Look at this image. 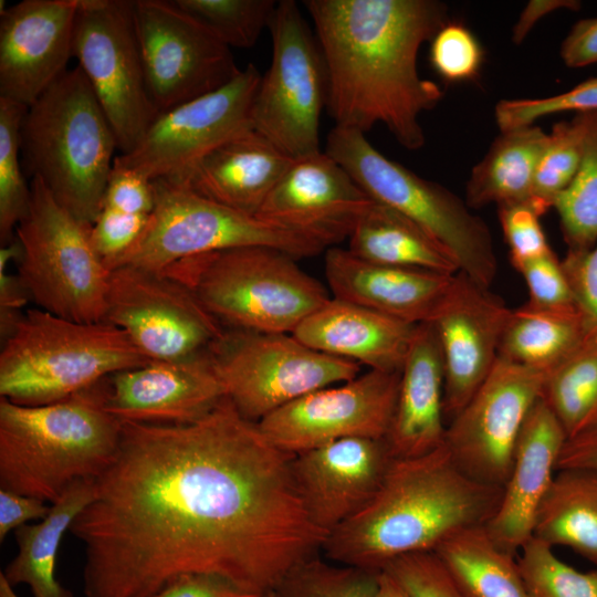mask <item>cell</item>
Instances as JSON below:
<instances>
[{
    "instance_id": "cell-1",
    "label": "cell",
    "mask_w": 597,
    "mask_h": 597,
    "mask_svg": "<svg viewBox=\"0 0 597 597\" xmlns=\"http://www.w3.org/2000/svg\"><path fill=\"white\" fill-rule=\"evenodd\" d=\"M293 455L227 397L189 423L123 422L70 527L84 546V596L149 597L192 573L272 593L326 538L298 493Z\"/></svg>"
},
{
    "instance_id": "cell-2",
    "label": "cell",
    "mask_w": 597,
    "mask_h": 597,
    "mask_svg": "<svg viewBox=\"0 0 597 597\" xmlns=\"http://www.w3.org/2000/svg\"><path fill=\"white\" fill-rule=\"evenodd\" d=\"M328 80L336 127L362 133L383 124L409 150L425 145L423 112L442 90L418 72V53L448 22L437 0H307Z\"/></svg>"
},
{
    "instance_id": "cell-3",
    "label": "cell",
    "mask_w": 597,
    "mask_h": 597,
    "mask_svg": "<svg viewBox=\"0 0 597 597\" xmlns=\"http://www.w3.org/2000/svg\"><path fill=\"white\" fill-rule=\"evenodd\" d=\"M502 491L465 474L444 444L394 459L373 499L333 530L321 551L331 562L381 572L400 556L434 552L452 535L486 525Z\"/></svg>"
},
{
    "instance_id": "cell-4",
    "label": "cell",
    "mask_w": 597,
    "mask_h": 597,
    "mask_svg": "<svg viewBox=\"0 0 597 597\" xmlns=\"http://www.w3.org/2000/svg\"><path fill=\"white\" fill-rule=\"evenodd\" d=\"M109 377L51 404L0 398V489L52 504L109 465L123 425L106 408Z\"/></svg>"
},
{
    "instance_id": "cell-5",
    "label": "cell",
    "mask_w": 597,
    "mask_h": 597,
    "mask_svg": "<svg viewBox=\"0 0 597 597\" xmlns=\"http://www.w3.org/2000/svg\"><path fill=\"white\" fill-rule=\"evenodd\" d=\"M20 146L25 176L41 179L61 206L92 224L102 210L118 145L78 66L27 107Z\"/></svg>"
},
{
    "instance_id": "cell-6",
    "label": "cell",
    "mask_w": 597,
    "mask_h": 597,
    "mask_svg": "<svg viewBox=\"0 0 597 597\" xmlns=\"http://www.w3.org/2000/svg\"><path fill=\"white\" fill-rule=\"evenodd\" d=\"M150 360L111 323L27 310L0 352V395L27 406L65 399Z\"/></svg>"
},
{
    "instance_id": "cell-7",
    "label": "cell",
    "mask_w": 597,
    "mask_h": 597,
    "mask_svg": "<svg viewBox=\"0 0 597 597\" xmlns=\"http://www.w3.org/2000/svg\"><path fill=\"white\" fill-rule=\"evenodd\" d=\"M296 261L252 245L188 258L164 271L190 287L223 327L292 334L331 297Z\"/></svg>"
},
{
    "instance_id": "cell-8",
    "label": "cell",
    "mask_w": 597,
    "mask_h": 597,
    "mask_svg": "<svg viewBox=\"0 0 597 597\" xmlns=\"http://www.w3.org/2000/svg\"><path fill=\"white\" fill-rule=\"evenodd\" d=\"M377 202L413 221L455 262L459 272L489 287L498 260L485 222L454 193L377 150L365 134L334 126L324 150Z\"/></svg>"
},
{
    "instance_id": "cell-9",
    "label": "cell",
    "mask_w": 597,
    "mask_h": 597,
    "mask_svg": "<svg viewBox=\"0 0 597 597\" xmlns=\"http://www.w3.org/2000/svg\"><path fill=\"white\" fill-rule=\"evenodd\" d=\"M18 277L43 311L75 322L104 321L109 271L95 251L91 224L74 217L39 178L15 228Z\"/></svg>"
},
{
    "instance_id": "cell-10",
    "label": "cell",
    "mask_w": 597,
    "mask_h": 597,
    "mask_svg": "<svg viewBox=\"0 0 597 597\" xmlns=\"http://www.w3.org/2000/svg\"><path fill=\"white\" fill-rule=\"evenodd\" d=\"M153 182L155 206L147 224L115 268L164 271L188 258L252 245L274 248L297 260L327 250L318 240L232 210L169 179Z\"/></svg>"
},
{
    "instance_id": "cell-11",
    "label": "cell",
    "mask_w": 597,
    "mask_h": 597,
    "mask_svg": "<svg viewBox=\"0 0 597 597\" xmlns=\"http://www.w3.org/2000/svg\"><path fill=\"white\" fill-rule=\"evenodd\" d=\"M224 395L245 419L270 413L360 374L357 363L317 352L292 334L226 328L210 348Z\"/></svg>"
},
{
    "instance_id": "cell-12",
    "label": "cell",
    "mask_w": 597,
    "mask_h": 597,
    "mask_svg": "<svg viewBox=\"0 0 597 597\" xmlns=\"http://www.w3.org/2000/svg\"><path fill=\"white\" fill-rule=\"evenodd\" d=\"M269 30L272 60L254 95L252 129L292 159L318 153L328 80L317 39L293 0L276 3Z\"/></svg>"
},
{
    "instance_id": "cell-13",
    "label": "cell",
    "mask_w": 597,
    "mask_h": 597,
    "mask_svg": "<svg viewBox=\"0 0 597 597\" xmlns=\"http://www.w3.org/2000/svg\"><path fill=\"white\" fill-rule=\"evenodd\" d=\"M73 56L115 133L121 154L130 153L159 115L146 82L133 0H78Z\"/></svg>"
},
{
    "instance_id": "cell-14",
    "label": "cell",
    "mask_w": 597,
    "mask_h": 597,
    "mask_svg": "<svg viewBox=\"0 0 597 597\" xmlns=\"http://www.w3.org/2000/svg\"><path fill=\"white\" fill-rule=\"evenodd\" d=\"M104 322L124 331L149 360L208 352L226 329L184 282L134 265L109 271Z\"/></svg>"
},
{
    "instance_id": "cell-15",
    "label": "cell",
    "mask_w": 597,
    "mask_h": 597,
    "mask_svg": "<svg viewBox=\"0 0 597 597\" xmlns=\"http://www.w3.org/2000/svg\"><path fill=\"white\" fill-rule=\"evenodd\" d=\"M148 91L161 114L234 78L231 50L175 1L133 0Z\"/></svg>"
},
{
    "instance_id": "cell-16",
    "label": "cell",
    "mask_w": 597,
    "mask_h": 597,
    "mask_svg": "<svg viewBox=\"0 0 597 597\" xmlns=\"http://www.w3.org/2000/svg\"><path fill=\"white\" fill-rule=\"evenodd\" d=\"M260 78L250 63L224 86L159 114L138 145L114 163L150 180L181 178L218 146L252 129Z\"/></svg>"
},
{
    "instance_id": "cell-17",
    "label": "cell",
    "mask_w": 597,
    "mask_h": 597,
    "mask_svg": "<svg viewBox=\"0 0 597 597\" xmlns=\"http://www.w3.org/2000/svg\"><path fill=\"white\" fill-rule=\"evenodd\" d=\"M546 373L498 356L483 384L448 422L444 447L470 478L505 484L524 422L542 397Z\"/></svg>"
},
{
    "instance_id": "cell-18",
    "label": "cell",
    "mask_w": 597,
    "mask_h": 597,
    "mask_svg": "<svg viewBox=\"0 0 597 597\" xmlns=\"http://www.w3.org/2000/svg\"><path fill=\"white\" fill-rule=\"evenodd\" d=\"M400 371L369 369L310 392L258 425L275 447L294 455L339 439H385L396 408Z\"/></svg>"
},
{
    "instance_id": "cell-19",
    "label": "cell",
    "mask_w": 597,
    "mask_h": 597,
    "mask_svg": "<svg viewBox=\"0 0 597 597\" xmlns=\"http://www.w3.org/2000/svg\"><path fill=\"white\" fill-rule=\"evenodd\" d=\"M512 308L462 272H457L429 322L444 371L446 423L465 406L491 373Z\"/></svg>"
},
{
    "instance_id": "cell-20",
    "label": "cell",
    "mask_w": 597,
    "mask_h": 597,
    "mask_svg": "<svg viewBox=\"0 0 597 597\" xmlns=\"http://www.w3.org/2000/svg\"><path fill=\"white\" fill-rule=\"evenodd\" d=\"M78 0H23L0 13V97L33 104L73 56Z\"/></svg>"
},
{
    "instance_id": "cell-21",
    "label": "cell",
    "mask_w": 597,
    "mask_h": 597,
    "mask_svg": "<svg viewBox=\"0 0 597 597\" xmlns=\"http://www.w3.org/2000/svg\"><path fill=\"white\" fill-rule=\"evenodd\" d=\"M373 199L328 154L293 159L256 217L322 242L348 239Z\"/></svg>"
},
{
    "instance_id": "cell-22",
    "label": "cell",
    "mask_w": 597,
    "mask_h": 597,
    "mask_svg": "<svg viewBox=\"0 0 597 597\" xmlns=\"http://www.w3.org/2000/svg\"><path fill=\"white\" fill-rule=\"evenodd\" d=\"M392 461L385 439L346 438L293 455L291 467L312 522L327 536L373 499Z\"/></svg>"
},
{
    "instance_id": "cell-23",
    "label": "cell",
    "mask_w": 597,
    "mask_h": 597,
    "mask_svg": "<svg viewBox=\"0 0 597 597\" xmlns=\"http://www.w3.org/2000/svg\"><path fill=\"white\" fill-rule=\"evenodd\" d=\"M224 397L208 350L112 375L106 408L122 422L182 425L203 417Z\"/></svg>"
},
{
    "instance_id": "cell-24",
    "label": "cell",
    "mask_w": 597,
    "mask_h": 597,
    "mask_svg": "<svg viewBox=\"0 0 597 597\" xmlns=\"http://www.w3.org/2000/svg\"><path fill=\"white\" fill-rule=\"evenodd\" d=\"M566 439L559 420L541 397L524 422L500 504L485 525L504 551L517 555L533 537L536 513L557 472Z\"/></svg>"
},
{
    "instance_id": "cell-25",
    "label": "cell",
    "mask_w": 597,
    "mask_h": 597,
    "mask_svg": "<svg viewBox=\"0 0 597 597\" xmlns=\"http://www.w3.org/2000/svg\"><path fill=\"white\" fill-rule=\"evenodd\" d=\"M324 270L333 297L411 324L430 321L454 275L374 263L338 247L325 251Z\"/></svg>"
},
{
    "instance_id": "cell-26",
    "label": "cell",
    "mask_w": 597,
    "mask_h": 597,
    "mask_svg": "<svg viewBox=\"0 0 597 597\" xmlns=\"http://www.w3.org/2000/svg\"><path fill=\"white\" fill-rule=\"evenodd\" d=\"M417 325L331 296L292 335L323 354L369 369L400 371Z\"/></svg>"
},
{
    "instance_id": "cell-27",
    "label": "cell",
    "mask_w": 597,
    "mask_h": 597,
    "mask_svg": "<svg viewBox=\"0 0 597 597\" xmlns=\"http://www.w3.org/2000/svg\"><path fill=\"white\" fill-rule=\"evenodd\" d=\"M444 371L433 326L418 324L400 371L396 408L385 438L394 459L429 453L444 444Z\"/></svg>"
},
{
    "instance_id": "cell-28",
    "label": "cell",
    "mask_w": 597,
    "mask_h": 597,
    "mask_svg": "<svg viewBox=\"0 0 597 597\" xmlns=\"http://www.w3.org/2000/svg\"><path fill=\"white\" fill-rule=\"evenodd\" d=\"M292 160L265 137L249 129L218 146L181 178L169 180L256 217Z\"/></svg>"
},
{
    "instance_id": "cell-29",
    "label": "cell",
    "mask_w": 597,
    "mask_h": 597,
    "mask_svg": "<svg viewBox=\"0 0 597 597\" xmlns=\"http://www.w3.org/2000/svg\"><path fill=\"white\" fill-rule=\"evenodd\" d=\"M94 480L73 483L36 524H24L14 531L18 553L1 572L14 587L25 584L33 597H73L55 578L57 551L63 535L94 498Z\"/></svg>"
},
{
    "instance_id": "cell-30",
    "label": "cell",
    "mask_w": 597,
    "mask_h": 597,
    "mask_svg": "<svg viewBox=\"0 0 597 597\" xmlns=\"http://www.w3.org/2000/svg\"><path fill=\"white\" fill-rule=\"evenodd\" d=\"M347 249L374 263L450 275L459 272L451 256L419 226L375 200L354 226Z\"/></svg>"
},
{
    "instance_id": "cell-31",
    "label": "cell",
    "mask_w": 597,
    "mask_h": 597,
    "mask_svg": "<svg viewBox=\"0 0 597 597\" xmlns=\"http://www.w3.org/2000/svg\"><path fill=\"white\" fill-rule=\"evenodd\" d=\"M547 142L548 134L534 124L501 132L467 181L468 207L531 200L536 167Z\"/></svg>"
},
{
    "instance_id": "cell-32",
    "label": "cell",
    "mask_w": 597,
    "mask_h": 597,
    "mask_svg": "<svg viewBox=\"0 0 597 597\" xmlns=\"http://www.w3.org/2000/svg\"><path fill=\"white\" fill-rule=\"evenodd\" d=\"M533 537L597 565V472L557 470L536 513Z\"/></svg>"
},
{
    "instance_id": "cell-33",
    "label": "cell",
    "mask_w": 597,
    "mask_h": 597,
    "mask_svg": "<svg viewBox=\"0 0 597 597\" xmlns=\"http://www.w3.org/2000/svg\"><path fill=\"white\" fill-rule=\"evenodd\" d=\"M586 335V323L576 305L543 308L526 302L511 311L499 357L548 374Z\"/></svg>"
},
{
    "instance_id": "cell-34",
    "label": "cell",
    "mask_w": 597,
    "mask_h": 597,
    "mask_svg": "<svg viewBox=\"0 0 597 597\" xmlns=\"http://www.w3.org/2000/svg\"><path fill=\"white\" fill-rule=\"evenodd\" d=\"M433 553L468 597H531L516 555L501 548L485 525L452 535Z\"/></svg>"
},
{
    "instance_id": "cell-35",
    "label": "cell",
    "mask_w": 597,
    "mask_h": 597,
    "mask_svg": "<svg viewBox=\"0 0 597 597\" xmlns=\"http://www.w3.org/2000/svg\"><path fill=\"white\" fill-rule=\"evenodd\" d=\"M542 398L563 426L567 438L597 418V333L546 374Z\"/></svg>"
},
{
    "instance_id": "cell-36",
    "label": "cell",
    "mask_w": 597,
    "mask_h": 597,
    "mask_svg": "<svg viewBox=\"0 0 597 597\" xmlns=\"http://www.w3.org/2000/svg\"><path fill=\"white\" fill-rule=\"evenodd\" d=\"M582 114L585 136L580 166L553 205L568 251H586L597 242V111Z\"/></svg>"
},
{
    "instance_id": "cell-37",
    "label": "cell",
    "mask_w": 597,
    "mask_h": 597,
    "mask_svg": "<svg viewBox=\"0 0 597 597\" xmlns=\"http://www.w3.org/2000/svg\"><path fill=\"white\" fill-rule=\"evenodd\" d=\"M27 106L0 97V241L14 239L28 210L30 184L21 159L20 129Z\"/></svg>"
},
{
    "instance_id": "cell-38",
    "label": "cell",
    "mask_w": 597,
    "mask_h": 597,
    "mask_svg": "<svg viewBox=\"0 0 597 597\" xmlns=\"http://www.w3.org/2000/svg\"><path fill=\"white\" fill-rule=\"evenodd\" d=\"M229 48H252L269 29L273 0H174Z\"/></svg>"
},
{
    "instance_id": "cell-39",
    "label": "cell",
    "mask_w": 597,
    "mask_h": 597,
    "mask_svg": "<svg viewBox=\"0 0 597 597\" xmlns=\"http://www.w3.org/2000/svg\"><path fill=\"white\" fill-rule=\"evenodd\" d=\"M379 574L316 555L292 568L272 593L274 597H373Z\"/></svg>"
},
{
    "instance_id": "cell-40",
    "label": "cell",
    "mask_w": 597,
    "mask_h": 597,
    "mask_svg": "<svg viewBox=\"0 0 597 597\" xmlns=\"http://www.w3.org/2000/svg\"><path fill=\"white\" fill-rule=\"evenodd\" d=\"M584 115L575 114L569 122H558L548 134V142L540 157L532 192V201L544 214L576 176L584 149Z\"/></svg>"
},
{
    "instance_id": "cell-41",
    "label": "cell",
    "mask_w": 597,
    "mask_h": 597,
    "mask_svg": "<svg viewBox=\"0 0 597 597\" xmlns=\"http://www.w3.org/2000/svg\"><path fill=\"white\" fill-rule=\"evenodd\" d=\"M517 555L531 597H597V569L574 568L543 541L532 537Z\"/></svg>"
},
{
    "instance_id": "cell-42",
    "label": "cell",
    "mask_w": 597,
    "mask_h": 597,
    "mask_svg": "<svg viewBox=\"0 0 597 597\" xmlns=\"http://www.w3.org/2000/svg\"><path fill=\"white\" fill-rule=\"evenodd\" d=\"M597 111V77L589 78L569 91L542 98L503 100L495 106L494 116L501 132L533 125L536 119L553 114Z\"/></svg>"
},
{
    "instance_id": "cell-43",
    "label": "cell",
    "mask_w": 597,
    "mask_h": 597,
    "mask_svg": "<svg viewBox=\"0 0 597 597\" xmlns=\"http://www.w3.org/2000/svg\"><path fill=\"white\" fill-rule=\"evenodd\" d=\"M483 55V49L475 35L458 22L448 21L431 39V66L447 82H463L476 77Z\"/></svg>"
},
{
    "instance_id": "cell-44",
    "label": "cell",
    "mask_w": 597,
    "mask_h": 597,
    "mask_svg": "<svg viewBox=\"0 0 597 597\" xmlns=\"http://www.w3.org/2000/svg\"><path fill=\"white\" fill-rule=\"evenodd\" d=\"M383 570L410 597H468L433 552L400 556Z\"/></svg>"
},
{
    "instance_id": "cell-45",
    "label": "cell",
    "mask_w": 597,
    "mask_h": 597,
    "mask_svg": "<svg viewBox=\"0 0 597 597\" xmlns=\"http://www.w3.org/2000/svg\"><path fill=\"white\" fill-rule=\"evenodd\" d=\"M499 220L510 248L512 265L523 263L552 252L540 218L543 214L532 199L498 206Z\"/></svg>"
},
{
    "instance_id": "cell-46",
    "label": "cell",
    "mask_w": 597,
    "mask_h": 597,
    "mask_svg": "<svg viewBox=\"0 0 597 597\" xmlns=\"http://www.w3.org/2000/svg\"><path fill=\"white\" fill-rule=\"evenodd\" d=\"M149 216L103 208L91 224L92 244L108 271L134 247Z\"/></svg>"
},
{
    "instance_id": "cell-47",
    "label": "cell",
    "mask_w": 597,
    "mask_h": 597,
    "mask_svg": "<svg viewBox=\"0 0 597 597\" xmlns=\"http://www.w3.org/2000/svg\"><path fill=\"white\" fill-rule=\"evenodd\" d=\"M516 270L525 280L530 294L527 303L531 305L543 308L576 305L562 261L553 251L523 263Z\"/></svg>"
},
{
    "instance_id": "cell-48",
    "label": "cell",
    "mask_w": 597,
    "mask_h": 597,
    "mask_svg": "<svg viewBox=\"0 0 597 597\" xmlns=\"http://www.w3.org/2000/svg\"><path fill=\"white\" fill-rule=\"evenodd\" d=\"M155 206L153 180L113 163L103 197V208L149 216Z\"/></svg>"
},
{
    "instance_id": "cell-49",
    "label": "cell",
    "mask_w": 597,
    "mask_h": 597,
    "mask_svg": "<svg viewBox=\"0 0 597 597\" xmlns=\"http://www.w3.org/2000/svg\"><path fill=\"white\" fill-rule=\"evenodd\" d=\"M562 266L587 333H597V242L586 251H568Z\"/></svg>"
},
{
    "instance_id": "cell-50",
    "label": "cell",
    "mask_w": 597,
    "mask_h": 597,
    "mask_svg": "<svg viewBox=\"0 0 597 597\" xmlns=\"http://www.w3.org/2000/svg\"><path fill=\"white\" fill-rule=\"evenodd\" d=\"M217 575L192 573L174 578L149 597H254Z\"/></svg>"
},
{
    "instance_id": "cell-51",
    "label": "cell",
    "mask_w": 597,
    "mask_h": 597,
    "mask_svg": "<svg viewBox=\"0 0 597 597\" xmlns=\"http://www.w3.org/2000/svg\"><path fill=\"white\" fill-rule=\"evenodd\" d=\"M46 502L0 489V542L31 520L44 519L51 507Z\"/></svg>"
},
{
    "instance_id": "cell-52",
    "label": "cell",
    "mask_w": 597,
    "mask_h": 597,
    "mask_svg": "<svg viewBox=\"0 0 597 597\" xmlns=\"http://www.w3.org/2000/svg\"><path fill=\"white\" fill-rule=\"evenodd\" d=\"M561 56L568 67L597 63V18L577 21L564 39Z\"/></svg>"
},
{
    "instance_id": "cell-53",
    "label": "cell",
    "mask_w": 597,
    "mask_h": 597,
    "mask_svg": "<svg viewBox=\"0 0 597 597\" xmlns=\"http://www.w3.org/2000/svg\"><path fill=\"white\" fill-rule=\"evenodd\" d=\"M561 469L597 472V419L566 439L558 459L557 470Z\"/></svg>"
},
{
    "instance_id": "cell-54",
    "label": "cell",
    "mask_w": 597,
    "mask_h": 597,
    "mask_svg": "<svg viewBox=\"0 0 597 597\" xmlns=\"http://www.w3.org/2000/svg\"><path fill=\"white\" fill-rule=\"evenodd\" d=\"M579 7L580 2L577 0H531L513 27L512 41L516 44L522 43L543 17L561 9L577 10Z\"/></svg>"
},
{
    "instance_id": "cell-55",
    "label": "cell",
    "mask_w": 597,
    "mask_h": 597,
    "mask_svg": "<svg viewBox=\"0 0 597 597\" xmlns=\"http://www.w3.org/2000/svg\"><path fill=\"white\" fill-rule=\"evenodd\" d=\"M373 597H410L408 593L388 573L381 570L378 586Z\"/></svg>"
},
{
    "instance_id": "cell-56",
    "label": "cell",
    "mask_w": 597,
    "mask_h": 597,
    "mask_svg": "<svg viewBox=\"0 0 597 597\" xmlns=\"http://www.w3.org/2000/svg\"><path fill=\"white\" fill-rule=\"evenodd\" d=\"M0 597H19L2 573H0Z\"/></svg>"
},
{
    "instance_id": "cell-57",
    "label": "cell",
    "mask_w": 597,
    "mask_h": 597,
    "mask_svg": "<svg viewBox=\"0 0 597 597\" xmlns=\"http://www.w3.org/2000/svg\"><path fill=\"white\" fill-rule=\"evenodd\" d=\"M254 597H274V596H273V593H269V594H264V595H258V596H254Z\"/></svg>"
},
{
    "instance_id": "cell-58",
    "label": "cell",
    "mask_w": 597,
    "mask_h": 597,
    "mask_svg": "<svg viewBox=\"0 0 597 597\" xmlns=\"http://www.w3.org/2000/svg\"><path fill=\"white\" fill-rule=\"evenodd\" d=\"M597 419V418H596Z\"/></svg>"
}]
</instances>
